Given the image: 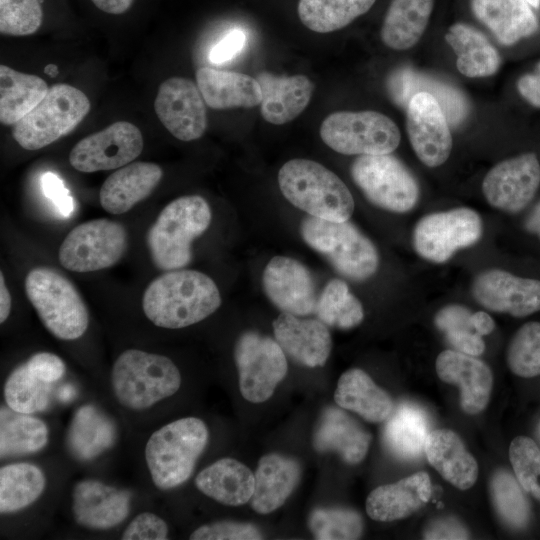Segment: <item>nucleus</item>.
Instances as JSON below:
<instances>
[{
  "instance_id": "nucleus-1",
  "label": "nucleus",
  "mask_w": 540,
  "mask_h": 540,
  "mask_svg": "<svg viewBox=\"0 0 540 540\" xmlns=\"http://www.w3.org/2000/svg\"><path fill=\"white\" fill-rule=\"evenodd\" d=\"M221 305L215 282L196 270H171L146 288L142 308L156 326L179 329L196 324Z\"/></svg>"
},
{
  "instance_id": "nucleus-2",
  "label": "nucleus",
  "mask_w": 540,
  "mask_h": 540,
  "mask_svg": "<svg viewBox=\"0 0 540 540\" xmlns=\"http://www.w3.org/2000/svg\"><path fill=\"white\" fill-rule=\"evenodd\" d=\"M283 196L310 216L328 221H348L354 199L346 184L322 164L302 158L286 162L278 172Z\"/></svg>"
},
{
  "instance_id": "nucleus-3",
  "label": "nucleus",
  "mask_w": 540,
  "mask_h": 540,
  "mask_svg": "<svg viewBox=\"0 0 540 540\" xmlns=\"http://www.w3.org/2000/svg\"><path fill=\"white\" fill-rule=\"evenodd\" d=\"M211 218L209 204L199 195L179 197L166 205L146 236L154 265L165 271L188 265L192 242L207 230Z\"/></svg>"
},
{
  "instance_id": "nucleus-4",
  "label": "nucleus",
  "mask_w": 540,
  "mask_h": 540,
  "mask_svg": "<svg viewBox=\"0 0 540 540\" xmlns=\"http://www.w3.org/2000/svg\"><path fill=\"white\" fill-rule=\"evenodd\" d=\"M208 438L206 424L197 417L177 419L153 432L146 443L145 459L154 485L169 490L186 482Z\"/></svg>"
},
{
  "instance_id": "nucleus-5",
  "label": "nucleus",
  "mask_w": 540,
  "mask_h": 540,
  "mask_svg": "<svg viewBox=\"0 0 540 540\" xmlns=\"http://www.w3.org/2000/svg\"><path fill=\"white\" fill-rule=\"evenodd\" d=\"M111 384L122 406L140 411L174 395L181 386V374L166 356L128 349L113 364Z\"/></svg>"
},
{
  "instance_id": "nucleus-6",
  "label": "nucleus",
  "mask_w": 540,
  "mask_h": 540,
  "mask_svg": "<svg viewBox=\"0 0 540 540\" xmlns=\"http://www.w3.org/2000/svg\"><path fill=\"white\" fill-rule=\"evenodd\" d=\"M300 233L308 246L325 256L335 270L348 279L366 280L378 268L376 247L348 221L308 216L301 222Z\"/></svg>"
},
{
  "instance_id": "nucleus-7",
  "label": "nucleus",
  "mask_w": 540,
  "mask_h": 540,
  "mask_svg": "<svg viewBox=\"0 0 540 540\" xmlns=\"http://www.w3.org/2000/svg\"><path fill=\"white\" fill-rule=\"evenodd\" d=\"M28 299L45 328L61 340H75L87 330L89 314L74 285L47 267L32 269L25 279Z\"/></svg>"
},
{
  "instance_id": "nucleus-8",
  "label": "nucleus",
  "mask_w": 540,
  "mask_h": 540,
  "mask_svg": "<svg viewBox=\"0 0 540 540\" xmlns=\"http://www.w3.org/2000/svg\"><path fill=\"white\" fill-rule=\"evenodd\" d=\"M90 101L81 90L57 84L13 128V137L26 150L43 148L72 131L87 115Z\"/></svg>"
},
{
  "instance_id": "nucleus-9",
  "label": "nucleus",
  "mask_w": 540,
  "mask_h": 540,
  "mask_svg": "<svg viewBox=\"0 0 540 540\" xmlns=\"http://www.w3.org/2000/svg\"><path fill=\"white\" fill-rule=\"evenodd\" d=\"M322 141L344 155H381L393 152L401 135L388 116L377 111H338L320 127Z\"/></svg>"
},
{
  "instance_id": "nucleus-10",
  "label": "nucleus",
  "mask_w": 540,
  "mask_h": 540,
  "mask_svg": "<svg viewBox=\"0 0 540 540\" xmlns=\"http://www.w3.org/2000/svg\"><path fill=\"white\" fill-rule=\"evenodd\" d=\"M351 176L372 204L387 211L408 212L418 201L415 177L391 153L360 155L352 163Z\"/></svg>"
},
{
  "instance_id": "nucleus-11",
  "label": "nucleus",
  "mask_w": 540,
  "mask_h": 540,
  "mask_svg": "<svg viewBox=\"0 0 540 540\" xmlns=\"http://www.w3.org/2000/svg\"><path fill=\"white\" fill-rule=\"evenodd\" d=\"M127 247L122 224L109 219L91 220L69 232L59 248L60 264L74 272H92L116 264Z\"/></svg>"
},
{
  "instance_id": "nucleus-12",
  "label": "nucleus",
  "mask_w": 540,
  "mask_h": 540,
  "mask_svg": "<svg viewBox=\"0 0 540 540\" xmlns=\"http://www.w3.org/2000/svg\"><path fill=\"white\" fill-rule=\"evenodd\" d=\"M234 359L240 392L252 403L268 400L288 370L285 353L277 341L253 331L238 338Z\"/></svg>"
},
{
  "instance_id": "nucleus-13",
  "label": "nucleus",
  "mask_w": 540,
  "mask_h": 540,
  "mask_svg": "<svg viewBox=\"0 0 540 540\" xmlns=\"http://www.w3.org/2000/svg\"><path fill=\"white\" fill-rule=\"evenodd\" d=\"M482 235V220L473 209L460 207L422 217L413 230V246L422 258L444 263Z\"/></svg>"
},
{
  "instance_id": "nucleus-14",
  "label": "nucleus",
  "mask_w": 540,
  "mask_h": 540,
  "mask_svg": "<svg viewBox=\"0 0 540 540\" xmlns=\"http://www.w3.org/2000/svg\"><path fill=\"white\" fill-rule=\"evenodd\" d=\"M143 149V137L137 126L119 121L81 139L69 154L76 170L91 173L121 168L137 158Z\"/></svg>"
},
{
  "instance_id": "nucleus-15",
  "label": "nucleus",
  "mask_w": 540,
  "mask_h": 540,
  "mask_svg": "<svg viewBox=\"0 0 540 540\" xmlns=\"http://www.w3.org/2000/svg\"><path fill=\"white\" fill-rule=\"evenodd\" d=\"M540 186V162L534 153H524L496 164L485 175L482 191L494 208L509 213L523 210Z\"/></svg>"
},
{
  "instance_id": "nucleus-16",
  "label": "nucleus",
  "mask_w": 540,
  "mask_h": 540,
  "mask_svg": "<svg viewBox=\"0 0 540 540\" xmlns=\"http://www.w3.org/2000/svg\"><path fill=\"white\" fill-rule=\"evenodd\" d=\"M406 108V129L415 154L428 167L442 165L451 153L453 141L440 104L433 95L418 92Z\"/></svg>"
},
{
  "instance_id": "nucleus-17",
  "label": "nucleus",
  "mask_w": 540,
  "mask_h": 540,
  "mask_svg": "<svg viewBox=\"0 0 540 540\" xmlns=\"http://www.w3.org/2000/svg\"><path fill=\"white\" fill-rule=\"evenodd\" d=\"M155 112L165 128L181 141L200 138L207 126L203 96L191 80L171 77L164 81L154 103Z\"/></svg>"
},
{
  "instance_id": "nucleus-18",
  "label": "nucleus",
  "mask_w": 540,
  "mask_h": 540,
  "mask_svg": "<svg viewBox=\"0 0 540 540\" xmlns=\"http://www.w3.org/2000/svg\"><path fill=\"white\" fill-rule=\"evenodd\" d=\"M263 289L282 312L296 316L315 313L318 295L309 269L296 259L275 256L262 276Z\"/></svg>"
},
{
  "instance_id": "nucleus-19",
  "label": "nucleus",
  "mask_w": 540,
  "mask_h": 540,
  "mask_svg": "<svg viewBox=\"0 0 540 540\" xmlns=\"http://www.w3.org/2000/svg\"><path fill=\"white\" fill-rule=\"evenodd\" d=\"M472 295L483 307L514 317L540 311V281L500 269L480 273L472 283Z\"/></svg>"
},
{
  "instance_id": "nucleus-20",
  "label": "nucleus",
  "mask_w": 540,
  "mask_h": 540,
  "mask_svg": "<svg viewBox=\"0 0 540 540\" xmlns=\"http://www.w3.org/2000/svg\"><path fill=\"white\" fill-rule=\"evenodd\" d=\"M435 366L443 382L459 387L464 412L474 415L486 408L493 387V374L487 364L457 350H444Z\"/></svg>"
},
{
  "instance_id": "nucleus-21",
  "label": "nucleus",
  "mask_w": 540,
  "mask_h": 540,
  "mask_svg": "<svg viewBox=\"0 0 540 540\" xmlns=\"http://www.w3.org/2000/svg\"><path fill=\"white\" fill-rule=\"evenodd\" d=\"M131 494L100 481H79L73 489L75 521L86 528L106 530L123 522L130 511Z\"/></svg>"
},
{
  "instance_id": "nucleus-22",
  "label": "nucleus",
  "mask_w": 540,
  "mask_h": 540,
  "mask_svg": "<svg viewBox=\"0 0 540 540\" xmlns=\"http://www.w3.org/2000/svg\"><path fill=\"white\" fill-rule=\"evenodd\" d=\"M273 332L284 353L304 366H323L330 355L331 335L320 319H302L282 312L273 321Z\"/></svg>"
},
{
  "instance_id": "nucleus-23",
  "label": "nucleus",
  "mask_w": 540,
  "mask_h": 540,
  "mask_svg": "<svg viewBox=\"0 0 540 540\" xmlns=\"http://www.w3.org/2000/svg\"><path fill=\"white\" fill-rule=\"evenodd\" d=\"M428 473L419 471L395 483L381 485L366 499V512L380 522L406 518L424 506L431 496Z\"/></svg>"
},
{
  "instance_id": "nucleus-24",
  "label": "nucleus",
  "mask_w": 540,
  "mask_h": 540,
  "mask_svg": "<svg viewBox=\"0 0 540 540\" xmlns=\"http://www.w3.org/2000/svg\"><path fill=\"white\" fill-rule=\"evenodd\" d=\"M262 100L260 113L271 124L282 125L298 117L308 106L313 82L305 75L276 76L269 72L257 75Z\"/></svg>"
},
{
  "instance_id": "nucleus-25",
  "label": "nucleus",
  "mask_w": 540,
  "mask_h": 540,
  "mask_svg": "<svg viewBox=\"0 0 540 540\" xmlns=\"http://www.w3.org/2000/svg\"><path fill=\"white\" fill-rule=\"evenodd\" d=\"M386 87L392 101L402 107H407L410 99L418 92L433 95L452 126L459 125L469 111L467 100L455 87L411 68L394 70L387 78Z\"/></svg>"
},
{
  "instance_id": "nucleus-26",
  "label": "nucleus",
  "mask_w": 540,
  "mask_h": 540,
  "mask_svg": "<svg viewBox=\"0 0 540 540\" xmlns=\"http://www.w3.org/2000/svg\"><path fill=\"white\" fill-rule=\"evenodd\" d=\"M162 175V169L154 163L127 164L105 180L99 193L100 204L111 214L126 213L152 193Z\"/></svg>"
},
{
  "instance_id": "nucleus-27",
  "label": "nucleus",
  "mask_w": 540,
  "mask_h": 540,
  "mask_svg": "<svg viewBox=\"0 0 540 540\" xmlns=\"http://www.w3.org/2000/svg\"><path fill=\"white\" fill-rule=\"evenodd\" d=\"M370 441L371 435L349 414L336 407L323 410L313 435L317 451H334L352 465L365 458Z\"/></svg>"
},
{
  "instance_id": "nucleus-28",
  "label": "nucleus",
  "mask_w": 540,
  "mask_h": 540,
  "mask_svg": "<svg viewBox=\"0 0 540 540\" xmlns=\"http://www.w3.org/2000/svg\"><path fill=\"white\" fill-rule=\"evenodd\" d=\"M300 476L301 467L295 459L275 453L263 456L254 473L251 507L260 514L275 511L292 494Z\"/></svg>"
},
{
  "instance_id": "nucleus-29",
  "label": "nucleus",
  "mask_w": 540,
  "mask_h": 540,
  "mask_svg": "<svg viewBox=\"0 0 540 540\" xmlns=\"http://www.w3.org/2000/svg\"><path fill=\"white\" fill-rule=\"evenodd\" d=\"M424 453L431 466L460 490L471 488L478 477V464L460 437L449 429L429 432Z\"/></svg>"
},
{
  "instance_id": "nucleus-30",
  "label": "nucleus",
  "mask_w": 540,
  "mask_h": 540,
  "mask_svg": "<svg viewBox=\"0 0 540 540\" xmlns=\"http://www.w3.org/2000/svg\"><path fill=\"white\" fill-rule=\"evenodd\" d=\"M197 86L213 109L251 108L261 103V88L249 75L202 67L196 71Z\"/></svg>"
},
{
  "instance_id": "nucleus-31",
  "label": "nucleus",
  "mask_w": 540,
  "mask_h": 540,
  "mask_svg": "<svg viewBox=\"0 0 540 540\" xmlns=\"http://www.w3.org/2000/svg\"><path fill=\"white\" fill-rule=\"evenodd\" d=\"M476 18L505 45L532 35L538 20L525 0H471Z\"/></svg>"
},
{
  "instance_id": "nucleus-32",
  "label": "nucleus",
  "mask_w": 540,
  "mask_h": 540,
  "mask_svg": "<svg viewBox=\"0 0 540 540\" xmlns=\"http://www.w3.org/2000/svg\"><path fill=\"white\" fill-rule=\"evenodd\" d=\"M254 474L243 463L222 458L198 473L195 485L199 491L227 506L249 502L254 492Z\"/></svg>"
},
{
  "instance_id": "nucleus-33",
  "label": "nucleus",
  "mask_w": 540,
  "mask_h": 540,
  "mask_svg": "<svg viewBox=\"0 0 540 540\" xmlns=\"http://www.w3.org/2000/svg\"><path fill=\"white\" fill-rule=\"evenodd\" d=\"M334 400L339 407L373 423L385 421L394 409L389 394L359 368L349 369L340 376Z\"/></svg>"
},
{
  "instance_id": "nucleus-34",
  "label": "nucleus",
  "mask_w": 540,
  "mask_h": 540,
  "mask_svg": "<svg viewBox=\"0 0 540 540\" xmlns=\"http://www.w3.org/2000/svg\"><path fill=\"white\" fill-rule=\"evenodd\" d=\"M386 420L382 437L389 452L402 460L420 457L430 432L424 410L411 403H402Z\"/></svg>"
},
{
  "instance_id": "nucleus-35",
  "label": "nucleus",
  "mask_w": 540,
  "mask_h": 540,
  "mask_svg": "<svg viewBox=\"0 0 540 540\" xmlns=\"http://www.w3.org/2000/svg\"><path fill=\"white\" fill-rule=\"evenodd\" d=\"M434 0H391L381 27L383 43L394 50H407L423 36Z\"/></svg>"
},
{
  "instance_id": "nucleus-36",
  "label": "nucleus",
  "mask_w": 540,
  "mask_h": 540,
  "mask_svg": "<svg viewBox=\"0 0 540 540\" xmlns=\"http://www.w3.org/2000/svg\"><path fill=\"white\" fill-rule=\"evenodd\" d=\"M445 40L454 50L459 72L467 77H486L497 72L500 55L486 36L464 23L448 29Z\"/></svg>"
},
{
  "instance_id": "nucleus-37",
  "label": "nucleus",
  "mask_w": 540,
  "mask_h": 540,
  "mask_svg": "<svg viewBox=\"0 0 540 540\" xmlns=\"http://www.w3.org/2000/svg\"><path fill=\"white\" fill-rule=\"evenodd\" d=\"M48 90L49 88L42 78L1 65V123L15 125L41 102Z\"/></svg>"
},
{
  "instance_id": "nucleus-38",
  "label": "nucleus",
  "mask_w": 540,
  "mask_h": 540,
  "mask_svg": "<svg viewBox=\"0 0 540 540\" xmlns=\"http://www.w3.org/2000/svg\"><path fill=\"white\" fill-rule=\"evenodd\" d=\"M116 427L110 418L92 405L80 407L68 431V445L73 454L92 459L109 449L115 442Z\"/></svg>"
},
{
  "instance_id": "nucleus-39",
  "label": "nucleus",
  "mask_w": 540,
  "mask_h": 540,
  "mask_svg": "<svg viewBox=\"0 0 540 540\" xmlns=\"http://www.w3.org/2000/svg\"><path fill=\"white\" fill-rule=\"evenodd\" d=\"M48 428L41 419L2 407L0 410V455L31 454L48 442Z\"/></svg>"
},
{
  "instance_id": "nucleus-40",
  "label": "nucleus",
  "mask_w": 540,
  "mask_h": 540,
  "mask_svg": "<svg viewBox=\"0 0 540 540\" xmlns=\"http://www.w3.org/2000/svg\"><path fill=\"white\" fill-rule=\"evenodd\" d=\"M46 478L42 470L30 463H14L0 469V512L20 511L34 503L43 493Z\"/></svg>"
},
{
  "instance_id": "nucleus-41",
  "label": "nucleus",
  "mask_w": 540,
  "mask_h": 540,
  "mask_svg": "<svg viewBox=\"0 0 540 540\" xmlns=\"http://www.w3.org/2000/svg\"><path fill=\"white\" fill-rule=\"evenodd\" d=\"M376 0H299L297 12L308 29L329 33L365 14Z\"/></svg>"
},
{
  "instance_id": "nucleus-42",
  "label": "nucleus",
  "mask_w": 540,
  "mask_h": 540,
  "mask_svg": "<svg viewBox=\"0 0 540 540\" xmlns=\"http://www.w3.org/2000/svg\"><path fill=\"white\" fill-rule=\"evenodd\" d=\"M315 313L327 326L342 330L358 326L364 318L359 299L341 279H331L318 295Z\"/></svg>"
},
{
  "instance_id": "nucleus-43",
  "label": "nucleus",
  "mask_w": 540,
  "mask_h": 540,
  "mask_svg": "<svg viewBox=\"0 0 540 540\" xmlns=\"http://www.w3.org/2000/svg\"><path fill=\"white\" fill-rule=\"evenodd\" d=\"M524 489L507 470H497L490 481V494L494 508L511 528L522 529L530 520L531 508Z\"/></svg>"
},
{
  "instance_id": "nucleus-44",
  "label": "nucleus",
  "mask_w": 540,
  "mask_h": 540,
  "mask_svg": "<svg viewBox=\"0 0 540 540\" xmlns=\"http://www.w3.org/2000/svg\"><path fill=\"white\" fill-rule=\"evenodd\" d=\"M4 398L7 406L16 412H40L49 405L50 384L35 376L24 363L8 376L4 385Z\"/></svg>"
},
{
  "instance_id": "nucleus-45",
  "label": "nucleus",
  "mask_w": 540,
  "mask_h": 540,
  "mask_svg": "<svg viewBox=\"0 0 540 540\" xmlns=\"http://www.w3.org/2000/svg\"><path fill=\"white\" fill-rule=\"evenodd\" d=\"M308 526L315 539H358L363 532V520L355 510L342 507L317 508L308 519Z\"/></svg>"
},
{
  "instance_id": "nucleus-46",
  "label": "nucleus",
  "mask_w": 540,
  "mask_h": 540,
  "mask_svg": "<svg viewBox=\"0 0 540 540\" xmlns=\"http://www.w3.org/2000/svg\"><path fill=\"white\" fill-rule=\"evenodd\" d=\"M507 364L517 376L540 375V322H527L516 331L508 345Z\"/></svg>"
},
{
  "instance_id": "nucleus-47",
  "label": "nucleus",
  "mask_w": 540,
  "mask_h": 540,
  "mask_svg": "<svg viewBox=\"0 0 540 540\" xmlns=\"http://www.w3.org/2000/svg\"><path fill=\"white\" fill-rule=\"evenodd\" d=\"M509 459L522 488L540 501V448L529 437L517 436L509 446Z\"/></svg>"
},
{
  "instance_id": "nucleus-48",
  "label": "nucleus",
  "mask_w": 540,
  "mask_h": 540,
  "mask_svg": "<svg viewBox=\"0 0 540 540\" xmlns=\"http://www.w3.org/2000/svg\"><path fill=\"white\" fill-rule=\"evenodd\" d=\"M40 0H0V32L6 35L33 34L41 26Z\"/></svg>"
},
{
  "instance_id": "nucleus-49",
  "label": "nucleus",
  "mask_w": 540,
  "mask_h": 540,
  "mask_svg": "<svg viewBox=\"0 0 540 540\" xmlns=\"http://www.w3.org/2000/svg\"><path fill=\"white\" fill-rule=\"evenodd\" d=\"M191 540H257L262 539L261 531L251 523L217 521L195 529Z\"/></svg>"
},
{
  "instance_id": "nucleus-50",
  "label": "nucleus",
  "mask_w": 540,
  "mask_h": 540,
  "mask_svg": "<svg viewBox=\"0 0 540 540\" xmlns=\"http://www.w3.org/2000/svg\"><path fill=\"white\" fill-rule=\"evenodd\" d=\"M168 536V525L164 519L151 512L138 514L122 534L124 540H164Z\"/></svg>"
},
{
  "instance_id": "nucleus-51",
  "label": "nucleus",
  "mask_w": 540,
  "mask_h": 540,
  "mask_svg": "<svg viewBox=\"0 0 540 540\" xmlns=\"http://www.w3.org/2000/svg\"><path fill=\"white\" fill-rule=\"evenodd\" d=\"M26 365L35 376L49 384L58 381L66 370L63 360L49 352L34 354L28 359Z\"/></svg>"
},
{
  "instance_id": "nucleus-52",
  "label": "nucleus",
  "mask_w": 540,
  "mask_h": 540,
  "mask_svg": "<svg viewBox=\"0 0 540 540\" xmlns=\"http://www.w3.org/2000/svg\"><path fill=\"white\" fill-rule=\"evenodd\" d=\"M44 195L50 199L58 212L68 217L74 211V200L62 179L52 172H46L41 178Z\"/></svg>"
},
{
  "instance_id": "nucleus-53",
  "label": "nucleus",
  "mask_w": 540,
  "mask_h": 540,
  "mask_svg": "<svg viewBox=\"0 0 540 540\" xmlns=\"http://www.w3.org/2000/svg\"><path fill=\"white\" fill-rule=\"evenodd\" d=\"M247 41L246 32L235 28L224 35L210 50L209 60L214 64H223L235 58Z\"/></svg>"
},
{
  "instance_id": "nucleus-54",
  "label": "nucleus",
  "mask_w": 540,
  "mask_h": 540,
  "mask_svg": "<svg viewBox=\"0 0 540 540\" xmlns=\"http://www.w3.org/2000/svg\"><path fill=\"white\" fill-rule=\"evenodd\" d=\"M471 315V311L465 306L451 304L437 312L434 323L444 333L454 330H474Z\"/></svg>"
},
{
  "instance_id": "nucleus-55",
  "label": "nucleus",
  "mask_w": 540,
  "mask_h": 540,
  "mask_svg": "<svg viewBox=\"0 0 540 540\" xmlns=\"http://www.w3.org/2000/svg\"><path fill=\"white\" fill-rule=\"evenodd\" d=\"M425 539H468L464 525L452 517H443L429 523L424 530Z\"/></svg>"
},
{
  "instance_id": "nucleus-56",
  "label": "nucleus",
  "mask_w": 540,
  "mask_h": 540,
  "mask_svg": "<svg viewBox=\"0 0 540 540\" xmlns=\"http://www.w3.org/2000/svg\"><path fill=\"white\" fill-rule=\"evenodd\" d=\"M444 334L447 341L459 352L479 356L485 350L482 336L474 330H454Z\"/></svg>"
},
{
  "instance_id": "nucleus-57",
  "label": "nucleus",
  "mask_w": 540,
  "mask_h": 540,
  "mask_svg": "<svg viewBox=\"0 0 540 540\" xmlns=\"http://www.w3.org/2000/svg\"><path fill=\"white\" fill-rule=\"evenodd\" d=\"M517 88L521 96L531 105L540 108V72L523 75L517 83Z\"/></svg>"
},
{
  "instance_id": "nucleus-58",
  "label": "nucleus",
  "mask_w": 540,
  "mask_h": 540,
  "mask_svg": "<svg viewBox=\"0 0 540 540\" xmlns=\"http://www.w3.org/2000/svg\"><path fill=\"white\" fill-rule=\"evenodd\" d=\"M471 322L474 330L481 336L490 334L495 328L493 318L484 311L472 313Z\"/></svg>"
},
{
  "instance_id": "nucleus-59",
  "label": "nucleus",
  "mask_w": 540,
  "mask_h": 540,
  "mask_svg": "<svg viewBox=\"0 0 540 540\" xmlns=\"http://www.w3.org/2000/svg\"><path fill=\"white\" fill-rule=\"evenodd\" d=\"M103 12L109 14H122L132 5L134 0H91Z\"/></svg>"
},
{
  "instance_id": "nucleus-60",
  "label": "nucleus",
  "mask_w": 540,
  "mask_h": 540,
  "mask_svg": "<svg viewBox=\"0 0 540 540\" xmlns=\"http://www.w3.org/2000/svg\"><path fill=\"white\" fill-rule=\"evenodd\" d=\"M11 311V295L5 285L3 273H0V322L7 320Z\"/></svg>"
},
{
  "instance_id": "nucleus-61",
  "label": "nucleus",
  "mask_w": 540,
  "mask_h": 540,
  "mask_svg": "<svg viewBox=\"0 0 540 540\" xmlns=\"http://www.w3.org/2000/svg\"><path fill=\"white\" fill-rule=\"evenodd\" d=\"M525 228L540 239V201L531 210L525 220Z\"/></svg>"
},
{
  "instance_id": "nucleus-62",
  "label": "nucleus",
  "mask_w": 540,
  "mask_h": 540,
  "mask_svg": "<svg viewBox=\"0 0 540 540\" xmlns=\"http://www.w3.org/2000/svg\"><path fill=\"white\" fill-rule=\"evenodd\" d=\"M45 73H47L50 76H55L58 74V68L54 64H49L45 67Z\"/></svg>"
},
{
  "instance_id": "nucleus-63",
  "label": "nucleus",
  "mask_w": 540,
  "mask_h": 540,
  "mask_svg": "<svg viewBox=\"0 0 540 540\" xmlns=\"http://www.w3.org/2000/svg\"><path fill=\"white\" fill-rule=\"evenodd\" d=\"M531 7L539 8L540 0H525Z\"/></svg>"
},
{
  "instance_id": "nucleus-64",
  "label": "nucleus",
  "mask_w": 540,
  "mask_h": 540,
  "mask_svg": "<svg viewBox=\"0 0 540 540\" xmlns=\"http://www.w3.org/2000/svg\"><path fill=\"white\" fill-rule=\"evenodd\" d=\"M536 70L540 72V62L537 64Z\"/></svg>"
}]
</instances>
